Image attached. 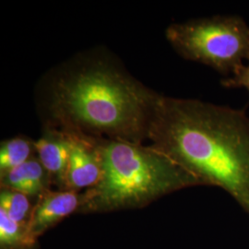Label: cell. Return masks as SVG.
Segmentation results:
<instances>
[{
	"mask_svg": "<svg viewBox=\"0 0 249 249\" xmlns=\"http://www.w3.org/2000/svg\"><path fill=\"white\" fill-rule=\"evenodd\" d=\"M102 178L82 204L93 210L138 207L186 187L203 185L193 174L151 145L97 142Z\"/></svg>",
	"mask_w": 249,
	"mask_h": 249,
	"instance_id": "3957f363",
	"label": "cell"
},
{
	"mask_svg": "<svg viewBox=\"0 0 249 249\" xmlns=\"http://www.w3.org/2000/svg\"><path fill=\"white\" fill-rule=\"evenodd\" d=\"M161 96L97 48L47 72L36 103L45 129L93 142L144 143Z\"/></svg>",
	"mask_w": 249,
	"mask_h": 249,
	"instance_id": "6da1fadb",
	"label": "cell"
},
{
	"mask_svg": "<svg viewBox=\"0 0 249 249\" xmlns=\"http://www.w3.org/2000/svg\"><path fill=\"white\" fill-rule=\"evenodd\" d=\"M173 48L187 60L232 75L249 62V26L237 16H214L170 25L165 32Z\"/></svg>",
	"mask_w": 249,
	"mask_h": 249,
	"instance_id": "277c9868",
	"label": "cell"
},
{
	"mask_svg": "<svg viewBox=\"0 0 249 249\" xmlns=\"http://www.w3.org/2000/svg\"><path fill=\"white\" fill-rule=\"evenodd\" d=\"M43 129L42 137L35 142L38 160L50 178L65 186L71 152L72 138L57 130Z\"/></svg>",
	"mask_w": 249,
	"mask_h": 249,
	"instance_id": "52a82bcc",
	"label": "cell"
},
{
	"mask_svg": "<svg viewBox=\"0 0 249 249\" xmlns=\"http://www.w3.org/2000/svg\"><path fill=\"white\" fill-rule=\"evenodd\" d=\"M34 152L36 153L35 142L25 137H16L2 142L0 148L1 176L32 159Z\"/></svg>",
	"mask_w": 249,
	"mask_h": 249,
	"instance_id": "9c48e42d",
	"label": "cell"
},
{
	"mask_svg": "<svg viewBox=\"0 0 249 249\" xmlns=\"http://www.w3.org/2000/svg\"><path fill=\"white\" fill-rule=\"evenodd\" d=\"M72 147L66 174L69 190L94 187L102 178V162L97 142L72 137Z\"/></svg>",
	"mask_w": 249,
	"mask_h": 249,
	"instance_id": "8992f818",
	"label": "cell"
},
{
	"mask_svg": "<svg viewBox=\"0 0 249 249\" xmlns=\"http://www.w3.org/2000/svg\"><path fill=\"white\" fill-rule=\"evenodd\" d=\"M0 244L2 248H14L19 244H26L25 231L20 228V224L10 219L0 210Z\"/></svg>",
	"mask_w": 249,
	"mask_h": 249,
	"instance_id": "8fae6325",
	"label": "cell"
},
{
	"mask_svg": "<svg viewBox=\"0 0 249 249\" xmlns=\"http://www.w3.org/2000/svg\"><path fill=\"white\" fill-rule=\"evenodd\" d=\"M222 84L226 88L243 87L248 89L249 92V62L242 66L230 78L223 80Z\"/></svg>",
	"mask_w": 249,
	"mask_h": 249,
	"instance_id": "7c38bea8",
	"label": "cell"
},
{
	"mask_svg": "<svg viewBox=\"0 0 249 249\" xmlns=\"http://www.w3.org/2000/svg\"><path fill=\"white\" fill-rule=\"evenodd\" d=\"M0 210L20 224L30 211L28 196L14 190L4 189L0 194Z\"/></svg>",
	"mask_w": 249,
	"mask_h": 249,
	"instance_id": "30bf717a",
	"label": "cell"
},
{
	"mask_svg": "<svg viewBox=\"0 0 249 249\" xmlns=\"http://www.w3.org/2000/svg\"><path fill=\"white\" fill-rule=\"evenodd\" d=\"M82 200L83 198L73 190L45 192L32 212L27 224V245H32L48 227L75 212L82 204Z\"/></svg>",
	"mask_w": 249,
	"mask_h": 249,
	"instance_id": "5b68a950",
	"label": "cell"
},
{
	"mask_svg": "<svg viewBox=\"0 0 249 249\" xmlns=\"http://www.w3.org/2000/svg\"><path fill=\"white\" fill-rule=\"evenodd\" d=\"M148 141L203 185L223 188L249 214V117L245 111L161 96Z\"/></svg>",
	"mask_w": 249,
	"mask_h": 249,
	"instance_id": "7a4b0ae2",
	"label": "cell"
},
{
	"mask_svg": "<svg viewBox=\"0 0 249 249\" xmlns=\"http://www.w3.org/2000/svg\"><path fill=\"white\" fill-rule=\"evenodd\" d=\"M45 171L40 160L32 158L23 164L1 176L5 189L14 190L26 196L45 191Z\"/></svg>",
	"mask_w": 249,
	"mask_h": 249,
	"instance_id": "ba28073f",
	"label": "cell"
}]
</instances>
